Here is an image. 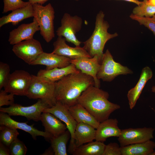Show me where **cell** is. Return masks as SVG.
<instances>
[{
  "mask_svg": "<svg viewBox=\"0 0 155 155\" xmlns=\"http://www.w3.org/2000/svg\"><path fill=\"white\" fill-rule=\"evenodd\" d=\"M92 85L93 78L80 71L69 74L55 82L57 101L69 108L77 103L82 92Z\"/></svg>",
  "mask_w": 155,
  "mask_h": 155,
  "instance_id": "1",
  "label": "cell"
},
{
  "mask_svg": "<svg viewBox=\"0 0 155 155\" xmlns=\"http://www.w3.org/2000/svg\"><path fill=\"white\" fill-rule=\"evenodd\" d=\"M108 93L94 85L84 91L78 98L80 104L100 123L108 119L111 114L120 108L119 105L108 100Z\"/></svg>",
  "mask_w": 155,
  "mask_h": 155,
  "instance_id": "2",
  "label": "cell"
},
{
  "mask_svg": "<svg viewBox=\"0 0 155 155\" xmlns=\"http://www.w3.org/2000/svg\"><path fill=\"white\" fill-rule=\"evenodd\" d=\"M105 15L100 11L96 17L94 30L90 38L83 42V47L91 57H98L101 64L103 55V51L106 43L109 40L118 36L117 33L110 34L108 32L110 26L104 19Z\"/></svg>",
  "mask_w": 155,
  "mask_h": 155,
  "instance_id": "3",
  "label": "cell"
},
{
  "mask_svg": "<svg viewBox=\"0 0 155 155\" xmlns=\"http://www.w3.org/2000/svg\"><path fill=\"white\" fill-rule=\"evenodd\" d=\"M55 91V82L37 75H31L30 83L26 96L29 99H41L50 108L57 102Z\"/></svg>",
  "mask_w": 155,
  "mask_h": 155,
  "instance_id": "4",
  "label": "cell"
},
{
  "mask_svg": "<svg viewBox=\"0 0 155 155\" xmlns=\"http://www.w3.org/2000/svg\"><path fill=\"white\" fill-rule=\"evenodd\" d=\"M32 5L33 17L38 24L40 34L46 42L49 43L55 37L54 9L50 3L45 6L37 3Z\"/></svg>",
  "mask_w": 155,
  "mask_h": 155,
  "instance_id": "5",
  "label": "cell"
},
{
  "mask_svg": "<svg viewBox=\"0 0 155 155\" xmlns=\"http://www.w3.org/2000/svg\"><path fill=\"white\" fill-rule=\"evenodd\" d=\"M133 73L126 66L115 61L109 51L107 49L104 53L97 77L103 81L111 82L117 76Z\"/></svg>",
  "mask_w": 155,
  "mask_h": 155,
  "instance_id": "6",
  "label": "cell"
},
{
  "mask_svg": "<svg viewBox=\"0 0 155 155\" xmlns=\"http://www.w3.org/2000/svg\"><path fill=\"white\" fill-rule=\"evenodd\" d=\"M82 24L81 17L65 13L61 19V26L56 31L57 34L58 36L64 37L66 41L75 46H80L82 42L77 39L76 34L81 30Z\"/></svg>",
  "mask_w": 155,
  "mask_h": 155,
  "instance_id": "7",
  "label": "cell"
},
{
  "mask_svg": "<svg viewBox=\"0 0 155 155\" xmlns=\"http://www.w3.org/2000/svg\"><path fill=\"white\" fill-rule=\"evenodd\" d=\"M50 108L46 102L38 99L34 104L29 106L14 103L8 107H0V111L7 113L9 116H21L29 120L38 121H40L41 115L45 109Z\"/></svg>",
  "mask_w": 155,
  "mask_h": 155,
  "instance_id": "8",
  "label": "cell"
},
{
  "mask_svg": "<svg viewBox=\"0 0 155 155\" xmlns=\"http://www.w3.org/2000/svg\"><path fill=\"white\" fill-rule=\"evenodd\" d=\"M12 50L18 57L30 65L44 52L40 42L34 38L13 45Z\"/></svg>",
  "mask_w": 155,
  "mask_h": 155,
  "instance_id": "9",
  "label": "cell"
},
{
  "mask_svg": "<svg viewBox=\"0 0 155 155\" xmlns=\"http://www.w3.org/2000/svg\"><path fill=\"white\" fill-rule=\"evenodd\" d=\"M43 112L49 113L53 114L65 124L71 135L68 152L72 154L76 148L74 137L77 123L70 114L68 108L61 103L57 102L55 105L45 109Z\"/></svg>",
  "mask_w": 155,
  "mask_h": 155,
  "instance_id": "10",
  "label": "cell"
},
{
  "mask_svg": "<svg viewBox=\"0 0 155 155\" xmlns=\"http://www.w3.org/2000/svg\"><path fill=\"white\" fill-rule=\"evenodd\" d=\"M31 79V75L24 70H16L11 74L4 90L14 95L26 96Z\"/></svg>",
  "mask_w": 155,
  "mask_h": 155,
  "instance_id": "11",
  "label": "cell"
},
{
  "mask_svg": "<svg viewBox=\"0 0 155 155\" xmlns=\"http://www.w3.org/2000/svg\"><path fill=\"white\" fill-rule=\"evenodd\" d=\"M154 128H129L121 129L118 140L121 147L146 142L153 138Z\"/></svg>",
  "mask_w": 155,
  "mask_h": 155,
  "instance_id": "12",
  "label": "cell"
},
{
  "mask_svg": "<svg viewBox=\"0 0 155 155\" xmlns=\"http://www.w3.org/2000/svg\"><path fill=\"white\" fill-rule=\"evenodd\" d=\"M65 38L62 36H58L53 43L52 53L67 57L71 59L83 57H92L83 47L69 46L66 42Z\"/></svg>",
  "mask_w": 155,
  "mask_h": 155,
  "instance_id": "13",
  "label": "cell"
},
{
  "mask_svg": "<svg viewBox=\"0 0 155 155\" xmlns=\"http://www.w3.org/2000/svg\"><path fill=\"white\" fill-rule=\"evenodd\" d=\"M28 122H20L15 121L11 118L6 113L0 112V125H5L11 128L22 130L29 133L33 138L36 140V137L41 136L46 139L50 140L53 136L45 132L40 131L34 127V124L29 125Z\"/></svg>",
  "mask_w": 155,
  "mask_h": 155,
  "instance_id": "14",
  "label": "cell"
},
{
  "mask_svg": "<svg viewBox=\"0 0 155 155\" xmlns=\"http://www.w3.org/2000/svg\"><path fill=\"white\" fill-rule=\"evenodd\" d=\"M70 63L73 64L82 73L92 76L94 80V86L100 88V82L97 78V75L100 64L97 55L91 58L83 57L71 59Z\"/></svg>",
  "mask_w": 155,
  "mask_h": 155,
  "instance_id": "15",
  "label": "cell"
},
{
  "mask_svg": "<svg viewBox=\"0 0 155 155\" xmlns=\"http://www.w3.org/2000/svg\"><path fill=\"white\" fill-rule=\"evenodd\" d=\"M39 30L38 24L34 18L32 22L21 24L10 32L8 41L10 44L13 45L22 41L33 38L35 33Z\"/></svg>",
  "mask_w": 155,
  "mask_h": 155,
  "instance_id": "16",
  "label": "cell"
},
{
  "mask_svg": "<svg viewBox=\"0 0 155 155\" xmlns=\"http://www.w3.org/2000/svg\"><path fill=\"white\" fill-rule=\"evenodd\" d=\"M71 59L52 52H43L32 63L31 65H43L46 66V69L50 70L56 68H62L71 64Z\"/></svg>",
  "mask_w": 155,
  "mask_h": 155,
  "instance_id": "17",
  "label": "cell"
},
{
  "mask_svg": "<svg viewBox=\"0 0 155 155\" xmlns=\"http://www.w3.org/2000/svg\"><path fill=\"white\" fill-rule=\"evenodd\" d=\"M118 121L116 119H108L100 123L96 129V141L104 142L111 137H118L121 130L118 126Z\"/></svg>",
  "mask_w": 155,
  "mask_h": 155,
  "instance_id": "18",
  "label": "cell"
},
{
  "mask_svg": "<svg viewBox=\"0 0 155 155\" xmlns=\"http://www.w3.org/2000/svg\"><path fill=\"white\" fill-rule=\"evenodd\" d=\"M152 76V71L149 67L147 66L142 69L138 82L134 87L128 91L127 95L130 109L135 106L146 84Z\"/></svg>",
  "mask_w": 155,
  "mask_h": 155,
  "instance_id": "19",
  "label": "cell"
},
{
  "mask_svg": "<svg viewBox=\"0 0 155 155\" xmlns=\"http://www.w3.org/2000/svg\"><path fill=\"white\" fill-rule=\"evenodd\" d=\"M40 121L44 128V131L53 137H57L64 133L67 129L65 124L53 114L43 112L40 116Z\"/></svg>",
  "mask_w": 155,
  "mask_h": 155,
  "instance_id": "20",
  "label": "cell"
},
{
  "mask_svg": "<svg viewBox=\"0 0 155 155\" xmlns=\"http://www.w3.org/2000/svg\"><path fill=\"white\" fill-rule=\"evenodd\" d=\"M33 5L30 3L24 7L14 10L7 15L1 18L0 27L9 23L16 26L26 19L33 17Z\"/></svg>",
  "mask_w": 155,
  "mask_h": 155,
  "instance_id": "21",
  "label": "cell"
},
{
  "mask_svg": "<svg viewBox=\"0 0 155 155\" xmlns=\"http://www.w3.org/2000/svg\"><path fill=\"white\" fill-rule=\"evenodd\" d=\"M80 71L73 64L71 63L64 67L56 68L50 70L40 69L37 75L49 81L55 82L69 74L78 73Z\"/></svg>",
  "mask_w": 155,
  "mask_h": 155,
  "instance_id": "22",
  "label": "cell"
},
{
  "mask_svg": "<svg viewBox=\"0 0 155 155\" xmlns=\"http://www.w3.org/2000/svg\"><path fill=\"white\" fill-rule=\"evenodd\" d=\"M95 129L94 127L87 124L77 123L74 137L76 148L95 140Z\"/></svg>",
  "mask_w": 155,
  "mask_h": 155,
  "instance_id": "23",
  "label": "cell"
},
{
  "mask_svg": "<svg viewBox=\"0 0 155 155\" xmlns=\"http://www.w3.org/2000/svg\"><path fill=\"white\" fill-rule=\"evenodd\" d=\"M69 111L77 123H83L90 125L96 129L100 123L84 107L77 103L69 107Z\"/></svg>",
  "mask_w": 155,
  "mask_h": 155,
  "instance_id": "24",
  "label": "cell"
},
{
  "mask_svg": "<svg viewBox=\"0 0 155 155\" xmlns=\"http://www.w3.org/2000/svg\"><path fill=\"white\" fill-rule=\"evenodd\" d=\"M155 148L154 142L150 140L121 147L120 150L121 155H151Z\"/></svg>",
  "mask_w": 155,
  "mask_h": 155,
  "instance_id": "25",
  "label": "cell"
},
{
  "mask_svg": "<svg viewBox=\"0 0 155 155\" xmlns=\"http://www.w3.org/2000/svg\"><path fill=\"white\" fill-rule=\"evenodd\" d=\"M106 145L103 142L96 141L76 148L73 155H103Z\"/></svg>",
  "mask_w": 155,
  "mask_h": 155,
  "instance_id": "26",
  "label": "cell"
},
{
  "mask_svg": "<svg viewBox=\"0 0 155 155\" xmlns=\"http://www.w3.org/2000/svg\"><path fill=\"white\" fill-rule=\"evenodd\" d=\"M70 134L66 130L64 133L56 137H53L50 139L51 147L55 155H67V145L70 139Z\"/></svg>",
  "mask_w": 155,
  "mask_h": 155,
  "instance_id": "27",
  "label": "cell"
},
{
  "mask_svg": "<svg viewBox=\"0 0 155 155\" xmlns=\"http://www.w3.org/2000/svg\"><path fill=\"white\" fill-rule=\"evenodd\" d=\"M17 129L5 125H1L0 142L9 147L12 142L17 138L19 135Z\"/></svg>",
  "mask_w": 155,
  "mask_h": 155,
  "instance_id": "28",
  "label": "cell"
},
{
  "mask_svg": "<svg viewBox=\"0 0 155 155\" xmlns=\"http://www.w3.org/2000/svg\"><path fill=\"white\" fill-rule=\"evenodd\" d=\"M132 14L140 17H152L155 15V6L149 3L148 0H143L141 4L133 9Z\"/></svg>",
  "mask_w": 155,
  "mask_h": 155,
  "instance_id": "29",
  "label": "cell"
},
{
  "mask_svg": "<svg viewBox=\"0 0 155 155\" xmlns=\"http://www.w3.org/2000/svg\"><path fill=\"white\" fill-rule=\"evenodd\" d=\"M130 17L138 22L140 24L148 28L155 36V15L151 17H145L138 16L132 14Z\"/></svg>",
  "mask_w": 155,
  "mask_h": 155,
  "instance_id": "30",
  "label": "cell"
},
{
  "mask_svg": "<svg viewBox=\"0 0 155 155\" xmlns=\"http://www.w3.org/2000/svg\"><path fill=\"white\" fill-rule=\"evenodd\" d=\"M10 154L11 155H25L27 149L24 143L17 138L9 147Z\"/></svg>",
  "mask_w": 155,
  "mask_h": 155,
  "instance_id": "31",
  "label": "cell"
},
{
  "mask_svg": "<svg viewBox=\"0 0 155 155\" xmlns=\"http://www.w3.org/2000/svg\"><path fill=\"white\" fill-rule=\"evenodd\" d=\"M3 13L24 7L30 3L29 1L24 2L22 0H3Z\"/></svg>",
  "mask_w": 155,
  "mask_h": 155,
  "instance_id": "32",
  "label": "cell"
},
{
  "mask_svg": "<svg viewBox=\"0 0 155 155\" xmlns=\"http://www.w3.org/2000/svg\"><path fill=\"white\" fill-rule=\"evenodd\" d=\"M9 65L5 63L0 62V90L4 88L9 80L11 74Z\"/></svg>",
  "mask_w": 155,
  "mask_h": 155,
  "instance_id": "33",
  "label": "cell"
},
{
  "mask_svg": "<svg viewBox=\"0 0 155 155\" xmlns=\"http://www.w3.org/2000/svg\"><path fill=\"white\" fill-rule=\"evenodd\" d=\"M6 92L4 90H0V107L4 105H11L14 103V95Z\"/></svg>",
  "mask_w": 155,
  "mask_h": 155,
  "instance_id": "34",
  "label": "cell"
},
{
  "mask_svg": "<svg viewBox=\"0 0 155 155\" xmlns=\"http://www.w3.org/2000/svg\"><path fill=\"white\" fill-rule=\"evenodd\" d=\"M121 147L116 142H111L106 145L103 155H121Z\"/></svg>",
  "mask_w": 155,
  "mask_h": 155,
  "instance_id": "35",
  "label": "cell"
},
{
  "mask_svg": "<svg viewBox=\"0 0 155 155\" xmlns=\"http://www.w3.org/2000/svg\"><path fill=\"white\" fill-rule=\"evenodd\" d=\"M10 153L9 148L0 142V155H9Z\"/></svg>",
  "mask_w": 155,
  "mask_h": 155,
  "instance_id": "36",
  "label": "cell"
},
{
  "mask_svg": "<svg viewBox=\"0 0 155 155\" xmlns=\"http://www.w3.org/2000/svg\"><path fill=\"white\" fill-rule=\"evenodd\" d=\"M30 3L33 4L34 3H38L41 5L44 4L45 2L49 0H28ZM78 1L79 0H74Z\"/></svg>",
  "mask_w": 155,
  "mask_h": 155,
  "instance_id": "37",
  "label": "cell"
},
{
  "mask_svg": "<svg viewBox=\"0 0 155 155\" xmlns=\"http://www.w3.org/2000/svg\"><path fill=\"white\" fill-rule=\"evenodd\" d=\"M42 155H54V153L51 147L49 149L46 150Z\"/></svg>",
  "mask_w": 155,
  "mask_h": 155,
  "instance_id": "38",
  "label": "cell"
},
{
  "mask_svg": "<svg viewBox=\"0 0 155 155\" xmlns=\"http://www.w3.org/2000/svg\"><path fill=\"white\" fill-rule=\"evenodd\" d=\"M125 1L132 2L136 4L137 5L141 4L142 1H140L138 0H122Z\"/></svg>",
  "mask_w": 155,
  "mask_h": 155,
  "instance_id": "39",
  "label": "cell"
},
{
  "mask_svg": "<svg viewBox=\"0 0 155 155\" xmlns=\"http://www.w3.org/2000/svg\"><path fill=\"white\" fill-rule=\"evenodd\" d=\"M148 1L150 4L155 6V0H148Z\"/></svg>",
  "mask_w": 155,
  "mask_h": 155,
  "instance_id": "40",
  "label": "cell"
},
{
  "mask_svg": "<svg viewBox=\"0 0 155 155\" xmlns=\"http://www.w3.org/2000/svg\"><path fill=\"white\" fill-rule=\"evenodd\" d=\"M151 91L152 92L155 93V86H153L152 87Z\"/></svg>",
  "mask_w": 155,
  "mask_h": 155,
  "instance_id": "41",
  "label": "cell"
},
{
  "mask_svg": "<svg viewBox=\"0 0 155 155\" xmlns=\"http://www.w3.org/2000/svg\"><path fill=\"white\" fill-rule=\"evenodd\" d=\"M151 155H155V150L151 153Z\"/></svg>",
  "mask_w": 155,
  "mask_h": 155,
  "instance_id": "42",
  "label": "cell"
},
{
  "mask_svg": "<svg viewBox=\"0 0 155 155\" xmlns=\"http://www.w3.org/2000/svg\"><path fill=\"white\" fill-rule=\"evenodd\" d=\"M154 146H155V142H154Z\"/></svg>",
  "mask_w": 155,
  "mask_h": 155,
  "instance_id": "43",
  "label": "cell"
}]
</instances>
